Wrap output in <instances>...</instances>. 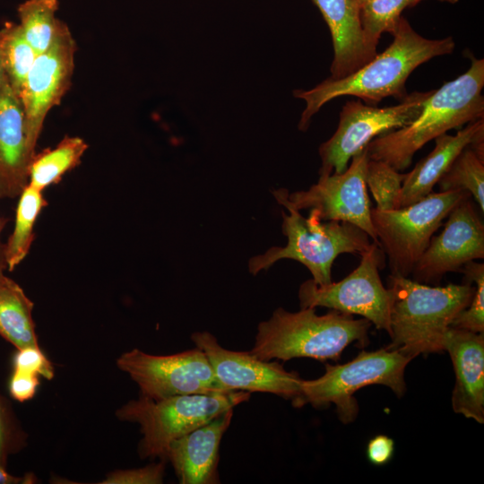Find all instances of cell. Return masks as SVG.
Instances as JSON below:
<instances>
[{"label":"cell","instance_id":"obj_1","mask_svg":"<svg viewBox=\"0 0 484 484\" xmlns=\"http://www.w3.org/2000/svg\"><path fill=\"white\" fill-rule=\"evenodd\" d=\"M389 33L393 35V42L359 69L342 78H327L310 90L293 91L294 97L306 104L299 130L306 131L313 116L335 98L354 96L374 104L388 97L403 100L408 95L405 82L410 74L430 59L451 54L455 47L452 37L441 39L422 37L402 16Z\"/></svg>","mask_w":484,"mask_h":484},{"label":"cell","instance_id":"obj_2","mask_svg":"<svg viewBox=\"0 0 484 484\" xmlns=\"http://www.w3.org/2000/svg\"><path fill=\"white\" fill-rule=\"evenodd\" d=\"M471 59V66L464 73L433 90L414 121L373 139L366 147L368 159L404 170L411 164L414 154L429 141L483 118L484 60L473 56Z\"/></svg>","mask_w":484,"mask_h":484},{"label":"cell","instance_id":"obj_3","mask_svg":"<svg viewBox=\"0 0 484 484\" xmlns=\"http://www.w3.org/2000/svg\"><path fill=\"white\" fill-rule=\"evenodd\" d=\"M370 326L366 318L355 319L333 309L320 315L315 307L298 312L278 307L258 324L249 352L266 361L298 358L337 360L350 343L356 341L359 347L367 344Z\"/></svg>","mask_w":484,"mask_h":484},{"label":"cell","instance_id":"obj_4","mask_svg":"<svg viewBox=\"0 0 484 484\" xmlns=\"http://www.w3.org/2000/svg\"><path fill=\"white\" fill-rule=\"evenodd\" d=\"M391 344L411 359L444 351L445 338L455 316L470 304L471 282L431 287L408 277L389 276Z\"/></svg>","mask_w":484,"mask_h":484},{"label":"cell","instance_id":"obj_5","mask_svg":"<svg viewBox=\"0 0 484 484\" xmlns=\"http://www.w3.org/2000/svg\"><path fill=\"white\" fill-rule=\"evenodd\" d=\"M272 194L289 212L286 214L281 211V229L287 244L252 257L248 262L252 274L267 270L279 260L292 259L308 269L315 284L326 285L332 282V266L339 255H360L370 247V237L359 227L344 221L322 222L315 209L305 218L289 203L287 189H278Z\"/></svg>","mask_w":484,"mask_h":484},{"label":"cell","instance_id":"obj_6","mask_svg":"<svg viewBox=\"0 0 484 484\" xmlns=\"http://www.w3.org/2000/svg\"><path fill=\"white\" fill-rule=\"evenodd\" d=\"M250 393L229 391L215 393L175 395L153 400L139 395L120 407L118 419L136 423L143 436L138 445L142 459L167 461L169 444L207 423L224 411L247 402Z\"/></svg>","mask_w":484,"mask_h":484},{"label":"cell","instance_id":"obj_7","mask_svg":"<svg viewBox=\"0 0 484 484\" xmlns=\"http://www.w3.org/2000/svg\"><path fill=\"white\" fill-rule=\"evenodd\" d=\"M411 358L387 348L362 351L352 360L337 365H325L324 374L315 379H302L299 396L291 402L296 408L310 404L326 408L334 404L343 424L355 420L359 404L353 394L371 385L389 387L398 397L406 390L404 372Z\"/></svg>","mask_w":484,"mask_h":484},{"label":"cell","instance_id":"obj_8","mask_svg":"<svg viewBox=\"0 0 484 484\" xmlns=\"http://www.w3.org/2000/svg\"><path fill=\"white\" fill-rule=\"evenodd\" d=\"M471 197L463 190L430 193L419 201L391 211L371 209L380 247L387 255L391 275L408 277L434 233L453 208Z\"/></svg>","mask_w":484,"mask_h":484},{"label":"cell","instance_id":"obj_9","mask_svg":"<svg viewBox=\"0 0 484 484\" xmlns=\"http://www.w3.org/2000/svg\"><path fill=\"white\" fill-rule=\"evenodd\" d=\"M385 253L373 242L360 254V262L349 275L337 282L317 285L312 279L298 290L300 308L324 307L368 320L378 330L391 334L392 291L382 283L379 269Z\"/></svg>","mask_w":484,"mask_h":484},{"label":"cell","instance_id":"obj_10","mask_svg":"<svg viewBox=\"0 0 484 484\" xmlns=\"http://www.w3.org/2000/svg\"><path fill=\"white\" fill-rule=\"evenodd\" d=\"M432 91H414L400 104L377 108L360 100H349L340 113L338 127L333 136L319 147V176L342 173L350 160L364 150L375 138L404 127L423 109Z\"/></svg>","mask_w":484,"mask_h":484},{"label":"cell","instance_id":"obj_11","mask_svg":"<svg viewBox=\"0 0 484 484\" xmlns=\"http://www.w3.org/2000/svg\"><path fill=\"white\" fill-rule=\"evenodd\" d=\"M140 394L153 400L175 395L225 393L205 354L197 347L170 355H152L139 349L124 352L117 360Z\"/></svg>","mask_w":484,"mask_h":484},{"label":"cell","instance_id":"obj_12","mask_svg":"<svg viewBox=\"0 0 484 484\" xmlns=\"http://www.w3.org/2000/svg\"><path fill=\"white\" fill-rule=\"evenodd\" d=\"M76 43L63 22L53 42L37 56L22 84V103L29 148L35 154L44 120L68 91L74 70Z\"/></svg>","mask_w":484,"mask_h":484},{"label":"cell","instance_id":"obj_13","mask_svg":"<svg viewBox=\"0 0 484 484\" xmlns=\"http://www.w3.org/2000/svg\"><path fill=\"white\" fill-rule=\"evenodd\" d=\"M367 161L365 148L351 158L350 167L342 173L320 176L309 189L288 194L289 203L298 211L315 209L324 221L352 223L379 245L366 184Z\"/></svg>","mask_w":484,"mask_h":484},{"label":"cell","instance_id":"obj_14","mask_svg":"<svg viewBox=\"0 0 484 484\" xmlns=\"http://www.w3.org/2000/svg\"><path fill=\"white\" fill-rule=\"evenodd\" d=\"M191 340L205 354L225 389L268 393L291 402L299 396L302 378L279 362L263 360L249 351L225 349L209 332H195Z\"/></svg>","mask_w":484,"mask_h":484},{"label":"cell","instance_id":"obj_15","mask_svg":"<svg viewBox=\"0 0 484 484\" xmlns=\"http://www.w3.org/2000/svg\"><path fill=\"white\" fill-rule=\"evenodd\" d=\"M471 199L455 205L441 233L431 238L411 272L414 281L437 283L445 274L484 258V224Z\"/></svg>","mask_w":484,"mask_h":484},{"label":"cell","instance_id":"obj_16","mask_svg":"<svg viewBox=\"0 0 484 484\" xmlns=\"http://www.w3.org/2000/svg\"><path fill=\"white\" fill-rule=\"evenodd\" d=\"M234 409H229L207 423L173 440L167 452L180 484H217L219 451L229 428Z\"/></svg>","mask_w":484,"mask_h":484},{"label":"cell","instance_id":"obj_17","mask_svg":"<svg viewBox=\"0 0 484 484\" xmlns=\"http://www.w3.org/2000/svg\"><path fill=\"white\" fill-rule=\"evenodd\" d=\"M444 350L449 353L455 374L454 411L483 424L484 333L449 327Z\"/></svg>","mask_w":484,"mask_h":484},{"label":"cell","instance_id":"obj_18","mask_svg":"<svg viewBox=\"0 0 484 484\" xmlns=\"http://www.w3.org/2000/svg\"><path fill=\"white\" fill-rule=\"evenodd\" d=\"M29 148L22 100L7 77L0 86V198H15L29 183Z\"/></svg>","mask_w":484,"mask_h":484},{"label":"cell","instance_id":"obj_19","mask_svg":"<svg viewBox=\"0 0 484 484\" xmlns=\"http://www.w3.org/2000/svg\"><path fill=\"white\" fill-rule=\"evenodd\" d=\"M481 135H484L483 118L467 124L454 135L445 133L435 138L433 151L406 173L398 208L409 206L432 193L460 152Z\"/></svg>","mask_w":484,"mask_h":484},{"label":"cell","instance_id":"obj_20","mask_svg":"<svg viewBox=\"0 0 484 484\" xmlns=\"http://www.w3.org/2000/svg\"><path fill=\"white\" fill-rule=\"evenodd\" d=\"M324 18L332 36V79L349 75L369 62L362 35L360 8L357 0H313Z\"/></svg>","mask_w":484,"mask_h":484},{"label":"cell","instance_id":"obj_21","mask_svg":"<svg viewBox=\"0 0 484 484\" xmlns=\"http://www.w3.org/2000/svg\"><path fill=\"white\" fill-rule=\"evenodd\" d=\"M32 309L20 285L6 277L0 288V336L17 350L39 346Z\"/></svg>","mask_w":484,"mask_h":484},{"label":"cell","instance_id":"obj_22","mask_svg":"<svg viewBox=\"0 0 484 484\" xmlns=\"http://www.w3.org/2000/svg\"><path fill=\"white\" fill-rule=\"evenodd\" d=\"M88 149L85 141L78 136H65L53 149L34 154L29 166V183L43 191L57 184L63 176L76 168Z\"/></svg>","mask_w":484,"mask_h":484},{"label":"cell","instance_id":"obj_23","mask_svg":"<svg viewBox=\"0 0 484 484\" xmlns=\"http://www.w3.org/2000/svg\"><path fill=\"white\" fill-rule=\"evenodd\" d=\"M15 224L5 244L7 268L13 271L28 255L34 240V224L41 210L48 204L39 191L27 185L19 195Z\"/></svg>","mask_w":484,"mask_h":484},{"label":"cell","instance_id":"obj_24","mask_svg":"<svg viewBox=\"0 0 484 484\" xmlns=\"http://www.w3.org/2000/svg\"><path fill=\"white\" fill-rule=\"evenodd\" d=\"M58 8V0H25L18 6L19 25L38 55L49 48L63 23Z\"/></svg>","mask_w":484,"mask_h":484},{"label":"cell","instance_id":"obj_25","mask_svg":"<svg viewBox=\"0 0 484 484\" xmlns=\"http://www.w3.org/2000/svg\"><path fill=\"white\" fill-rule=\"evenodd\" d=\"M0 50L6 77L20 95L38 54L26 39L19 23L7 22L0 30Z\"/></svg>","mask_w":484,"mask_h":484},{"label":"cell","instance_id":"obj_26","mask_svg":"<svg viewBox=\"0 0 484 484\" xmlns=\"http://www.w3.org/2000/svg\"><path fill=\"white\" fill-rule=\"evenodd\" d=\"M437 184L440 192H469L484 212V160L470 145L460 152Z\"/></svg>","mask_w":484,"mask_h":484},{"label":"cell","instance_id":"obj_27","mask_svg":"<svg viewBox=\"0 0 484 484\" xmlns=\"http://www.w3.org/2000/svg\"><path fill=\"white\" fill-rule=\"evenodd\" d=\"M421 0H373L360 6V24L366 48L373 58L384 32H390L402 12Z\"/></svg>","mask_w":484,"mask_h":484},{"label":"cell","instance_id":"obj_28","mask_svg":"<svg viewBox=\"0 0 484 484\" xmlns=\"http://www.w3.org/2000/svg\"><path fill=\"white\" fill-rule=\"evenodd\" d=\"M406 173H401L389 164L368 159L366 184L378 211L398 209V201Z\"/></svg>","mask_w":484,"mask_h":484},{"label":"cell","instance_id":"obj_29","mask_svg":"<svg viewBox=\"0 0 484 484\" xmlns=\"http://www.w3.org/2000/svg\"><path fill=\"white\" fill-rule=\"evenodd\" d=\"M460 272L466 281L474 282L476 287L470 304L455 316L450 327L484 333V264L471 261Z\"/></svg>","mask_w":484,"mask_h":484},{"label":"cell","instance_id":"obj_30","mask_svg":"<svg viewBox=\"0 0 484 484\" xmlns=\"http://www.w3.org/2000/svg\"><path fill=\"white\" fill-rule=\"evenodd\" d=\"M26 445V434L21 428L10 402L0 393V466L6 469L8 458Z\"/></svg>","mask_w":484,"mask_h":484},{"label":"cell","instance_id":"obj_31","mask_svg":"<svg viewBox=\"0 0 484 484\" xmlns=\"http://www.w3.org/2000/svg\"><path fill=\"white\" fill-rule=\"evenodd\" d=\"M166 460L142 468L117 470L108 473L102 484H160L163 482Z\"/></svg>","mask_w":484,"mask_h":484},{"label":"cell","instance_id":"obj_32","mask_svg":"<svg viewBox=\"0 0 484 484\" xmlns=\"http://www.w3.org/2000/svg\"><path fill=\"white\" fill-rule=\"evenodd\" d=\"M13 370L41 376L48 380L54 377L53 366L39 346L17 350Z\"/></svg>","mask_w":484,"mask_h":484},{"label":"cell","instance_id":"obj_33","mask_svg":"<svg viewBox=\"0 0 484 484\" xmlns=\"http://www.w3.org/2000/svg\"><path fill=\"white\" fill-rule=\"evenodd\" d=\"M39 385V376L13 370L9 382V392L13 399L23 402L34 396Z\"/></svg>","mask_w":484,"mask_h":484},{"label":"cell","instance_id":"obj_34","mask_svg":"<svg viewBox=\"0 0 484 484\" xmlns=\"http://www.w3.org/2000/svg\"><path fill=\"white\" fill-rule=\"evenodd\" d=\"M394 442L385 435H377L371 438L367 445V459L375 465L388 462L393 455Z\"/></svg>","mask_w":484,"mask_h":484},{"label":"cell","instance_id":"obj_35","mask_svg":"<svg viewBox=\"0 0 484 484\" xmlns=\"http://www.w3.org/2000/svg\"><path fill=\"white\" fill-rule=\"evenodd\" d=\"M36 478L33 474L15 476L9 473L5 468L0 466V484H28L34 483Z\"/></svg>","mask_w":484,"mask_h":484},{"label":"cell","instance_id":"obj_36","mask_svg":"<svg viewBox=\"0 0 484 484\" xmlns=\"http://www.w3.org/2000/svg\"><path fill=\"white\" fill-rule=\"evenodd\" d=\"M6 222H7V219L0 218V233L4 229ZM6 268H7V261H6V255H5V244L1 243L0 241V269L4 270Z\"/></svg>","mask_w":484,"mask_h":484},{"label":"cell","instance_id":"obj_37","mask_svg":"<svg viewBox=\"0 0 484 484\" xmlns=\"http://www.w3.org/2000/svg\"><path fill=\"white\" fill-rule=\"evenodd\" d=\"M6 74L4 69L2 56H1V50H0V86L3 83L4 80L5 79Z\"/></svg>","mask_w":484,"mask_h":484},{"label":"cell","instance_id":"obj_38","mask_svg":"<svg viewBox=\"0 0 484 484\" xmlns=\"http://www.w3.org/2000/svg\"><path fill=\"white\" fill-rule=\"evenodd\" d=\"M6 277H7V276H5V275L4 274V270H1V269H0V288H1V286L4 284V282L5 279H6Z\"/></svg>","mask_w":484,"mask_h":484},{"label":"cell","instance_id":"obj_39","mask_svg":"<svg viewBox=\"0 0 484 484\" xmlns=\"http://www.w3.org/2000/svg\"><path fill=\"white\" fill-rule=\"evenodd\" d=\"M357 1H358L359 5V8H360L361 5L367 4V3L370 2V1H373V0H357Z\"/></svg>","mask_w":484,"mask_h":484},{"label":"cell","instance_id":"obj_40","mask_svg":"<svg viewBox=\"0 0 484 484\" xmlns=\"http://www.w3.org/2000/svg\"><path fill=\"white\" fill-rule=\"evenodd\" d=\"M438 1L446 2L449 4H456L459 0H438Z\"/></svg>","mask_w":484,"mask_h":484}]
</instances>
